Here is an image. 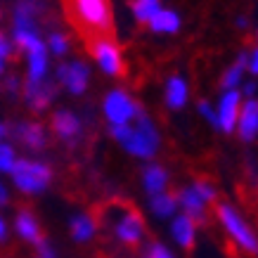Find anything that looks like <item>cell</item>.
Returning a JSON list of instances; mask_svg holds the SVG:
<instances>
[{
	"label": "cell",
	"instance_id": "cell-1",
	"mask_svg": "<svg viewBox=\"0 0 258 258\" xmlns=\"http://www.w3.org/2000/svg\"><path fill=\"white\" fill-rule=\"evenodd\" d=\"M67 19L83 36L86 43L95 38H111L109 0H62Z\"/></svg>",
	"mask_w": 258,
	"mask_h": 258
},
{
	"label": "cell",
	"instance_id": "cell-2",
	"mask_svg": "<svg viewBox=\"0 0 258 258\" xmlns=\"http://www.w3.org/2000/svg\"><path fill=\"white\" fill-rule=\"evenodd\" d=\"M135 116H138V128H135V131L128 128V125H114V128H111V135H114L131 154L147 159L157 152L159 135H157V131H154L152 121L145 116V111H142L140 104H135Z\"/></svg>",
	"mask_w": 258,
	"mask_h": 258
},
{
	"label": "cell",
	"instance_id": "cell-3",
	"mask_svg": "<svg viewBox=\"0 0 258 258\" xmlns=\"http://www.w3.org/2000/svg\"><path fill=\"white\" fill-rule=\"evenodd\" d=\"M102 223L114 230L118 242L128 244V246H138L140 239L145 237V220L133 206L123 202H111L104 213H102Z\"/></svg>",
	"mask_w": 258,
	"mask_h": 258
},
{
	"label": "cell",
	"instance_id": "cell-4",
	"mask_svg": "<svg viewBox=\"0 0 258 258\" xmlns=\"http://www.w3.org/2000/svg\"><path fill=\"white\" fill-rule=\"evenodd\" d=\"M12 178H15V185L26 195H38L50 185L52 180V171L47 168L45 164H38V161H26V159H19L12 166Z\"/></svg>",
	"mask_w": 258,
	"mask_h": 258
},
{
	"label": "cell",
	"instance_id": "cell-5",
	"mask_svg": "<svg viewBox=\"0 0 258 258\" xmlns=\"http://www.w3.org/2000/svg\"><path fill=\"white\" fill-rule=\"evenodd\" d=\"M216 211H218V218H220V223H223V227H225L227 235L232 237L244 251L258 253V239L253 237V232L249 230V225L242 220V216H239L230 204H218Z\"/></svg>",
	"mask_w": 258,
	"mask_h": 258
},
{
	"label": "cell",
	"instance_id": "cell-6",
	"mask_svg": "<svg viewBox=\"0 0 258 258\" xmlns=\"http://www.w3.org/2000/svg\"><path fill=\"white\" fill-rule=\"evenodd\" d=\"M88 50L95 55V59L100 62V67L111 76L123 74V62H121V52H118L114 38H95L86 43Z\"/></svg>",
	"mask_w": 258,
	"mask_h": 258
},
{
	"label": "cell",
	"instance_id": "cell-7",
	"mask_svg": "<svg viewBox=\"0 0 258 258\" xmlns=\"http://www.w3.org/2000/svg\"><path fill=\"white\" fill-rule=\"evenodd\" d=\"M135 104L128 100V95L123 90H114V93L107 95L104 100V114L114 125H125V121L133 116Z\"/></svg>",
	"mask_w": 258,
	"mask_h": 258
},
{
	"label": "cell",
	"instance_id": "cell-8",
	"mask_svg": "<svg viewBox=\"0 0 258 258\" xmlns=\"http://www.w3.org/2000/svg\"><path fill=\"white\" fill-rule=\"evenodd\" d=\"M45 15V5L40 0H19L15 8V31L36 33V19Z\"/></svg>",
	"mask_w": 258,
	"mask_h": 258
},
{
	"label": "cell",
	"instance_id": "cell-9",
	"mask_svg": "<svg viewBox=\"0 0 258 258\" xmlns=\"http://www.w3.org/2000/svg\"><path fill=\"white\" fill-rule=\"evenodd\" d=\"M57 81L64 83L71 93H83L88 86V67L81 62H71V64H62L57 69Z\"/></svg>",
	"mask_w": 258,
	"mask_h": 258
},
{
	"label": "cell",
	"instance_id": "cell-10",
	"mask_svg": "<svg viewBox=\"0 0 258 258\" xmlns=\"http://www.w3.org/2000/svg\"><path fill=\"white\" fill-rule=\"evenodd\" d=\"M55 83H47V81H38V83H31V81H26V86H24V97L29 102V107L33 111H43L52 102L55 97Z\"/></svg>",
	"mask_w": 258,
	"mask_h": 258
},
{
	"label": "cell",
	"instance_id": "cell-11",
	"mask_svg": "<svg viewBox=\"0 0 258 258\" xmlns=\"http://www.w3.org/2000/svg\"><path fill=\"white\" fill-rule=\"evenodd\" d=\"M239 102H242V97H239L237 90H227L223 95V100H220V109L216 116H218V128H223L225 133H230L235 128L237 114H239Z\"/></svg>",
	"mask_w": 258,
	"mask_h": 258
},
{
	"label": "cell",
	"instance_id": "cell-12",
	"mask_svg": "<svg viewBox=\"0 0 258 258\" xmlns=\"http://www.w3.org/2000/svg\"><path fill=\"white\" fill-rule=\"evenodd\" d=\"M15 225H17V232H19L26 242L36 244V246H40V244L45 242V239H43V232H40L38 220H36V216H33L29 209H22V211L17 213Z\"/></svg>",
	"mask_w": 258,
	"mask_h": 258
},
{
	"label": "cell",
	"instance_id": "cell-13",
	"mask_svg": "<svg viewBox=\"0 0 258 258\" xmlns=\"http://www.w3.org/2000/svg\"><path fill=\"white\" fill-rule=\"evenodd\" d=\"M180 204L185 209V216H187L192 223H199V225H206V204L199 199L195 189H180Z\"/></svg>",
	"mask_w": 258,
	"mask_h": 258
},
{
	"label": "cell",
	"instance_id": "cell-14",
	"mask_svg": "<svg viewBox=\"0 0 258 258\" xmlns=\"http://www.w3.org/2000/svg\"><path fill=\"white\" fill-rule=\"evenodd\" d=\"M12 135L29 149H43V145H45V131L38 123H17L12 128Z\"/></svg>",
	"mask_w": 258,
	"mask_h": 258
},
{
	"label": "cell",
	"instance_id": "cell-15",
	"mask_svg": "<svg viewBox=\"0 0 258 258\" xmlns=\"http://www.w3.org/2000/svg\"><path fill=\"white\" fill-rule=\"evenodd\" d=\"M239 135L242 140H253L258 135V102L249 100L239 114Z\"/></svg>",
	"mask_w": 258,
	"mask_h": 258
},
{
	"label": "cell",
	"instance_id": "cell-16",
	"mask_svg": "<svg viewBox=\"0 0 258 258\" xmlns=\"http://www.w3.org/2000/svg\"><path fill=\"white\" fill-rule=\"evenodd\" d=\"M52 131L62 140H74L81 133V123L79 118L69 114V111H57V114H52Z\"/></svg>",
	"mask_w": 258,
	"mask_h": 258
},
{
	"label": "cell",
	"instance_id": "cell-17",
	"mask_svg": "<svg viewBox=\"0 0 258 258\" xmlns=\"http://www.w3.org/2000/svg\"><path fill=\"white\" fill-rule=\"evenodd\" d=\"M173 237L180 246L185 249H192L195 246V223L187 218V216H178L173 220Z\"/></svg>",
	"mask_w": 258,
	"mask_h": 258
},
{
	"label": "cell",
	"instance_id": "cell-18",
	"mask_svg": "<svg viewBox=\"0 0 258 258\" xmlns=\"http://www.w3.org/2000/svg\"><path fill=\"white\" fill-rule=\"evenodd\" d=\"M142 178H145V187H147L149 195H161L166 187V182H168V175L161 166H147L145 173H142Z\"/></svg>",
	"mask_w": 258,
	"mask_h": 258
},
{
	"label": "cell",
	"instance_id": "cell-19",
	"mask_svg": "<svg viewBox=\"0 0 258 258\" xmlns=\"http://www.w3.org/2000/svg\"><path fill=\"white\" fill-rule=\"evenodd\" d=\"M149 26L157 33H175L180 29V19L171 10H159L157 15L149 19Z\"/></svg>",
	"mask_w": 258,
	"mask_h": 258
},
{
	"label": "cell",
	"instance_id": "cell-20",
	"mask_svg": "<svg viewBox=\"0 0 258 258\" xmlns=\"http://www.w3.org/2000/svg\"><path fill=\"white\" fill-rule=\"evenodd\" d=\"M95 230H97V223L90 216H76L71 220V235L76 242H88L95 235Z\"/></svg>",
	"mask_w": 258,
	"mask_h": 258
},
{
	"label": "cell",
	"instance_id": "cell-21",
	"mask_svg": "<svg viewBox=\"0 0 258 258\" xmlns=\"http://www.w3.org/2000/svg\"><path fill=\"white\" fill-rule=\"evenodd\" d=\"M166 102L171 104L173 109H180L185 102H187V86H185V81L178 79V76H173L168 81V90H166Z\"/></svg>",
	"mask_w": 258,
	"mask_h": 258
},
{
	"label": "cell",
	"instance_id": "cell-22",
	"mask_svg": "<svg viewBox=\"0 0 258 258\" xmlns=\"http://www.w3.org/2000/svg\"><path fill=\"white\" fill-rule=\"evenodd\" d=\"M159 12V0H135L133 15L138 22H149Z\"/></svg>",
	"mask_w": 258,
	"mask_h": 258
},
{
	"label": "cell",
	"instance_id": "cell-23",
	"mask_svg": "<svg viewBox=\"0 0 258 258\" xmlns=\"http://www.w3.org/2000/svg\"><path fill=\"white\" fill-rule=\"evenodd\" d=\"M152 211L157 213L159 218H168L175 213V199L173 195H157L152 199Z\"/></svg>",
	"mask_w": 258,
	"mask_h": 258
},
{
	"label": "cell",
	"instance_id": "cell-24",
	"mask_svg": "<svg viewBox=\"0 0 258 258\" xmlns=\"http://www.w3.org/2000/svg\"><path fill=\"white\" fill-rule=\"evenodd\" d=\"M244 67H246V55H239V59H237L230 69H227V74L223 76V88H235L237 83H239V79H242V71H244Z\"/></svg>",
	"mask_w": 258,
	"mask_h": 258
},
{
	"label": "cell",
	"instance_id": "cell-25",
	"mask_svg": "<svg viewBox=\"0 0 258 258\" xmlns=\"http://www.w3.org/2000/svg\"><path fill=\"white\" fill-rule=\"evenodd\" d=\"M192 189L199 195V199H202L204 204H209V202H213V199H216V189H213V185H211V182H206V180H197Z\"/></svg>",
	"mask_w": 258,
	"mask_h": 258
},
{
	"label": "cell",
	"instance_id": "cell-26",
	"mask_svg": "<svg viewBox=\"0 0 258 258\" xmlns=\"http://www.w3.org/2000/svg\"><path fill=\"white\" fill-rule=\"evenodd\" d=\"M15 166V152L10 145H0V171H12Z\"/></svg>",
	"mask_w": 258,
	"mask_h": 258
},
{
	"label": "cell",
	"instance_id": "cell-27",
	"mask_svg": "<svg viewBox=\"0 0 258 258\" xmlns=\"http://www.w3.org/2000/svg\"><path fill=\"white\" fill-rule=\"evenodd\" d=\"M67 47H69L67 36H62V33H52V36H50V50H52L55 55H64Z\"/></svg>",
	"mask_w": 258,
	"mask_h": 258
},
{
	"label": "cell",
	"instance_id": "cell-28",
	"mask_svg": "<svg viewBox=\"0 0 258 258\" xmlns=\"http://www.w3.org/2000/svg\"><path fill=\"white\" fill-rule=\"evenodd\" d=\"M145 258H173L171 251L161 246V244H149L147 251H145Z\"/></svg>",
	"mask_w": 258,
	"mask_h": 258
},
{
	"label": "cell",
	"instance_id": "cell-29",
	"mask_svg": "<svg viewBox=\"0 0 258 258\" xmlns=\"http://www.w3.org/2000/svg\"><path fill=\"white\" fill-rule=\"evenodd\" d=\"M199 109H202V114H204V116H206V118H209V121H211L213 125H218V116L213 114V111H211V107H209L206 102H202V104H199Z\"/></svg>",
	"mask_w": 258,
	"mask_h": 258
},
{
	"label": "cell",
	"instance_id": "cell-30",
	"mask_svg": "<svg viewBox=\"0 0 258 258\" xmlns=\"http://www.w3.org/2000/svg\"><path fill=\"white\" fill-rule=\"evenodd\" d=\"M10 52H12V47H10L8 38L0 33V59H3V57H10Z\"/></svg>",
	"mask_w": 258,
	"mask_h": 258
},
{
	"label": "cell",
	"instance_id": "cell-31",
	"mask_svg": "<svg viewBox=\"0 0 258 258\" xmlns=\"http://www.w3.org/2000/svg\"><path fill=\"white\" fill-rule=\"evenodd\" d=\"M17 88H19V81H17L15 76H10V79L5 81V90H8L10 95H15V93H17Z\"/></svg>",
	"mask_w": 258,
	"mask_h": 258
},
{
	"label": "cell",
	"instance_id": "cell-32",
	"mask_svg": "<svg viewBox=\"0 0 258 258\" xmlns=\"http://www.w3.org/2000/svg\"><path fill=\"white\" fill-rule=\"evenodd\" d=\"M251 71H253V74H258V50L253 52V57H251Z\"/></svg>",
	"mask_w": 258,
	"mask_h": 258
},
{
	"label": "cell",
	"instance_id": "cell-33",
	"mask_svg": "<svg viewBox=\"0 0 258 258\" xmlns=\"http://www.w3.org/2000/svg\"><path fill=\"white\" fill-rule=\"evenodd\" d=\"M8 199H10V197H8V189L0 185V206H3V204H8Z\"/></svg>",
	"mask_w": 258,
	"mask_h": 258
},
{
	"label": "cell",
	"instance_id": "cell-34",
	"mask_svg": "<svg viewBox=\"0 0 258 258\" xmlns=\"http://www.w3.org/2000/svg\"><path fill=\"white\" fill-rule=\"evenodd\" d=\"M5 237H8V230H5V223L0 218V242H5Z\"/></svg>",
	"mask_w": 258,
	"mask_h": 258
},
{
	"label": "cell",
	"instance_id": "cell-35",
	"mask_svg": "<svg viewBox=\"0 0 258 258\" xmlns=\"http://www.w3.org/2000/svg\"><path fill=\"white\" fill-rule=\"evenodd\" d=\"M256 93V83H249V86H246V95H253Z\"/></svg>",
	"mask_w": 258,
	"mask_h": 258
},
{
	"label": "cell",
	"instance_id": "cell-36",
	"mask_svg": "<svg viewBox=\"0 0 258 258\" xmlns=\"http://www.w3.org/2000/svg\"><path fill=\"white\" fill-rule=\"evenodd\" d=\"M5 133H8V128H5V125L0 123V138H3V135H5Z\"/></svg>",
	"mask_w": 258,
	"mask_h": 258
},
{
	"label": "cell",
	"instance_id": "cell-37",
	"mask_svg": "<svg viewBox=\"0 0 258 258\" xmlns=\"http://www.w3.org/2000/svg\"><path fill=\"white\" fill-rule=\"evenodd\" d=\"M0 74H3V62H0Z\"/></svg>",
	"mask_w": 258,
	"mask_h": 258
},
{
	"label": "cell",
	"instance_id": "cell-38",
	"mask_svg": "<svg viewBox=\"0 0 258 258\" xmlns=\"http://www.w3.org/2000/svg\"><path fill=\"white\" fill-rule=\"evenodd\" d=\"M0 15H3V10H0Z\"/></svg>",
	"mask_w": 258,
	"mask_h": 258
}]
</instances>
